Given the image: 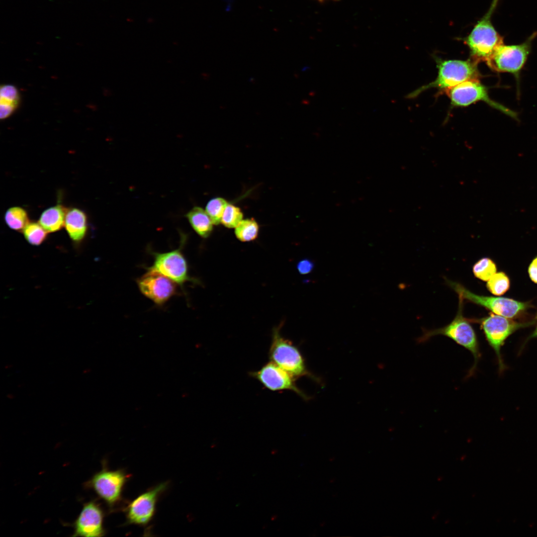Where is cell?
<instances>
[{
	"mask_svg": "<svg viewBox=\"0 0 537 537\" xmlns=\"http://www.w3.org/2000/svg\"><path fill=\"white\" fill-rule=\"evenodd\" d=\"M536 338H537V326L536 327L534 331L529 336V337L525 341V342L524 343V345L522 346V347H524L525 345L526 344V343H527V342L529 340H530L531 339Z\"/></svg>",
	"mask_w": 537,
	"mask_h": 537,
	"instance_id": "28",
	"label": "cell"
},
{
	"mask_svg": "<svg viewBox=\"0 0 537 537\" xmlns=\"http://www.w3.org/2000/svg\"><path fill=\"white\" fill-rule=\"evenodd\" d=\"M168 483L162 482L140 494L126 509L127 523L139 526L147 525L152 519L159 496L165 491Z\"/></svg>",
	"mask_w": 537,
	"mask_h": 537,
	"instance_id": "12",
	"label": "cell"
},
{
	"mask_svg": "<svg viewBox=\"0 0 537 537\" xmlns=\"http://www.w3.org/2000/svg\"><path fill=\"white\" fill-rule=\"evenodd\" d=\"M25 239L31 245L38 246L46 239L47 232L39 222H29L22 231Z\"/></svg>",
	"mask_w": 537,
	"mask_h": 537,
	"instance_id": "21",
	"label": "cell"
},
{
	"mask_svg": "<svg viewBox=\"0 0 537 537\" xmlns=\"http://www.w3.org/2000/svg\"><path fill=\"white\" fill-rule=\"evenodd\" d=\"M17 89L12 85H3L0 90V118L5 119L11 115L20 103Z\"/></svg>",
	"mask_w": 537,
	"mask_h": 537,
	"instance_id": "17",
	"label": "cell"
},
{
	"mask_svg": "<svg viewBox=\"0 0 537 537\" xmlns=\"http://www.w3.org/2000/svg\"><path fill=\"white\" fill-rule=\"evenodd\" d=\"M103 518V512L95 501L86 503L73 524V536L99 537L104 536Z\"/></svg>",
	"mask_w": 537,
	"mask_h": 537,
	"instance_id": "14",
	"label": "cell"
},
{
	"mask_svg": "<svg viewBox=\"0 0 537 537\" xmlns=\"http://www.w3.org/2000/svg\"><path fill=\"white\" fill-rule=\"evenodd\" d=\"M249 375L268 390L273 391L290 390L303 399L308 398L296 385L295 377L271 361L259 370L250 372Z\"/></svg>",
	"mask_w": 537,
	"mask_h": 537,
	"instance_id": "13",
	"label": "cell"
},
{
	"mask_svg": "<svg viewBox=\"0 0 537 537\" xmlns=\"http://www.w3.org/2000/svg\"><path fill=\"white\" fill-rule=\"evenodd\" d=\"M475 321L480 324L489 345L495 352L500 373L506 369L501 354V348L505 341L518 330L529 327L536 323L535 320L520 322L514 321L512 318L494 314Z\"/></svg>",
	"mask_w": 537,
	"mask_h": 537,
	"instance_id": "4",
	"label": "cell"
},
{
	"mask_svg": "<svg viewBox=\"0 0 537 537\" xmlns=\"http://www.w3.org/2000/svg\"><path fill=\"white\" fill-rule=\"evenodd\" d=\"M64 227L70 238L75 242L82 241L88 231V218L84 211L79 208L67 209Z\"/></svg>",
	"mask_w": 537,
	"mask_h": 537,
	"instance_id": "15",
	"label": "cell"
},
{
	"mask_svg": "<svg viewBox=\"0 0 537 537\" xmlns=\"http://www.w3.org/2000/svg\"><path fill=\"white\" fill-rule=\"evenodd\" d=\"M243 213L240 209L228 204L223 214L221 223L226 227L235 228L243 220Z\"/></svg>",
	"mask_w": 537,
	"mask_h": 537,
	"instance_id": "25",
	"label": "cell"
},
{
	"mask_svg": "<svg viewBox=\"0 0 537 537\" xmlns=\"http://www.w3.org/2000/svg\"><path fill=\"white\" fill-rule=\"evenodd\" d=\"M443 91L449 97L453 106H466L482 101L512 118H517L515 112L490 98L487 88L479 80L466 81Z\"/></svg>",
	"mask_w": 537,
	"mask_h": 537,
	"instance_id": "8",
	"label": "cell"
},
{
	"mask_svg": "<svg viewBox=\"0 0 537 537\" xmlns=\"http://www.w3.org/2000/svg\"><path fill=\"white\" fill-rule=\"evenodd\" d=\"M280 328L278 326L272 330L268 353L270 361L294 377L309 375L299 350L292 342L281 336Z\"/></svg>",
	"mask_w": 537,
	"mask_h": 537,
	"instance_id": "7",
	"label": "cell"
},
{
	"mask_svg": "<svg viewBox=\"0 0 537 537\" xmlns=\"http://www.w3.org/2000/svg\"><path fill=\"white\" fill-rule=\"evenodd\" d=\"M537 35V32L533 33L520 44L500 45L486 62L487 65L494 71L513 74L519 81L520 72L526 64L532 42Z\"/></svg>",
	"mask_w": 537,
	"mask_h": 537,
	"instance_id": "6",
	"label": "cell"
},
{
	"mask_svg": "<svg viewBox=\"0 0 537 537\" xmlns=\"http://www.w3.org/2000/svg\"><path fill=\"white\" fill-rule=\"evenodd\" d=\"M528 272L531 280L537 283V256L532 261L530 264Z\"/></svg>",
	"mask_w": 537,
	"mask_h": 537,
	"instance_id": "27",
	"label": "cell"
},
{
	"mask_svg": "<svg viewBox=\"0 0 537 537\" xmlns=\"http://www.w3.org/2000/svg\"><path fill=\"white\" fill-rule=\"evenodd\" d=\"M228 204L225 199L216 197L210 200L205 208V211L214 225L221 223L224 211Z\"/></svg>",
	"mask_w": 537,
	"mask_h": 537,
	"instance_id": "24",
	"label": "cell"
},
{
	"mask_svg": "<svg viewBox=\"0 0 537 537\" xmlns=\"http://www.w3.org/2000/svg\"><path fill=\"white\" fill-rule=\"evenodd\" d=\"M297 268L300 274H306L312 270L314 264L308 259H304L298 263Z\"/></svg>",
	"mask_w": 537,
	"mask_h": 537,
	"instance_id": "26",
	"label": "cell"
},
{
	"mask_svg": "<svg viewBox=\"0 0 537 537\" xmlns=\"http://www.w3.org/2000/svg\"><path fill=\"white\" fill-rule=\"evenodd\" d=\"M185 216L194 230L203 238L208 237L213 230V223L202 208L195 206L189 211Z\"/></svg>",
	"mask_w": 537,
	"mask_h": 537,
	"instance_id": "18",
	"label": "cell"
},
{
	"mask_svg": "<svg viewBox=\"0 0 537 537\" xmlns=\"http://www.w3.org/2000/svg\"><path fill=\"white\" fill-rule=\"evenodd\" d=\"M180 235V244L178 249L164 253L152 252L154 262L149 268L160 272L182 286L187 281L195 282V280L189 276L187 262L182 253L187 236L183 233Z\"/></svg>",
	"mask_w": 537,
	"mask_h": 537,
	"instance_id": "9",
	"label": "cell"
},
{
	"mask_svg": "<svg viewBox=\"0 0 537 537\" xmlns=\"http://www.w3.org/2000/svg\"><path fill=\"white\" fill-rule=\"evenodd\" d=\"M449 286L463 300L483 306L495 314L512 318L518 317L533 305L529 302L519 301L512 298L480 295L470 291L460 283L447 280Z\"/></svg>",
	"mask_w": 537,
	"mask_h": 537,
	"instance_id": "5",
	"label": "cell"
},
{
	"mask_svg": "<svg viewBox=\"0 0 537 537\" xmlns=\"http://www.w3.org/2000/svg\"><path fill=\"white\" fill-rule=\"evenodd\" d=\"M4 221L10 228L15 231H22L30 222L27 211L19 206L9 208L5 212Z\"/></svg>",
	"mask_w": 537,
	"mask_h": 537,
	"instance_id": "19",
	"label": "cell"
},
{
	"mask_svg": "<svg viewBox=\"0 0 537 537\" xmlns=\"http://www.w3.org/2000/svg\"><path fill=\"white\" fill-rule=\"evenodd\" d=\"M438 73L432 82L413 91L407 97L414 98L425 90L437 88L443 91L469 80H479L481 75L478 63L471 59L466 61L458 60H437Z\"/></svg>",
	"mask_w": 537,
	"mask_h": 537,
	"instance_id": "3",
	"label": "cell"
},
{
	"mask_svg": "<svg viewBox=\"0 0 537 537\" xmlns=\"http://www.w3.org/2000/svg\"><path fill=\"white\" fill-rule=\"evenodd\" d=\"M128 478L123 470L103 468L92 476L87 485L111 508L120 501Z\"/></svg>",
	"mask_w": 537,
	"mask_h": 537,
	"instance_id": "10",
	"label": "cell"
},
{
	"mask_svg": "<svg viewBox=\"0 0 537 537\" xmlns=\"http://www.w3.org/2000/svg\"><path fill=\"white\" fill-rule=\"evenodd\" d=\"M499 0H493L485 14L477 22L465 38L470 59L478 64L486 62L497 48L503 44V39L497 32L491 22V17Z\"/></svg>",
	"mask_w": 537,
	"mask_h": 537,
	"instance_id": "2",
	"label": "cell"
},
{
	"mask_svg": "<svg viewBox=\"0 0 537 537\" xmlns=\"http://www.w3.org/2000/svg\"><path fill=\"white\" fill-rule=\"evenodd\" d=\"M317 0L319 2H322L324 1L325 0Z\"/></svg>",
	"mask_w": 537,
	"mask_h": 537,
	"instance_id": "29",
	"label": "cell"
},
{
	"mask_svg": "<svg viewBox=\"0 0 537 537\" xmlns=\"http://www.w3.org/2000/svg\"><path fill=\"white\" fill-rule=\"evenodd\" d=\"M147 269L137 279V285L144 296L156 305L162 306L178 293V284L155 270Z\"/></svg>",
	"mask_w": 537,
	"mask_h": 537,
	"instance_id": "11",
	"label": "cell"
},
{
	"mask_svg": "<svg viewBox=\"0 0 537 537\" xmlns=\"http://www.w3.org/2000/svg\"><path fill=\"white\" fill-rule=\"evenodd\" d=\"M510 285V279L504 272H496L486 284L488 290L495 295H501L506 292Z\"/></svg>",
	"mask_w": 537,
	"mask_h": 537,
	"instance_id": "22",
	"label": "cell"
},
{
	"mask_svg": "<svg viewBox=\"0 0 537 537\" xmlns=\"http://www.w3.org/2000/svg\"><path fill=\"white\" fill-rule=\"evenodd\" d=\"M459 298L457 314L453 320L447 325L432 330H425L418 339V343H424L437 335L446 336L469 351L474 358L472 366L469 369L466 377L473 376L475 373L478 362L481 358L479 342L475 332L470 324V320L463 315V299Z\"/></svg>",
	"mask_w": 537,
	"mask_h": 537,
	"instance_id": "1",
	"label": "cell"
},
{
	"mask_svg": "<svg viewBox=\"0 0 537 537\" xmlns=\"http://www.w3.org/2000/svg\"><path fill=\"white\" fill-rule=\"evenodd\" d=\"M259 233V225L254 219L242 220L235 227L236 237L242 242L255 240Z\"/></svg>",
	"mask_w": 537,
	"mask_h": 537,
	"instance_id": "20",
	"label": "cell"
},
{
	"mask_svg": "<svg viewBox=\"0 0 537 537\" xmlns=\"http://www.w3.org/2000/svg\"><path fill=\"white\" fill-rule=\"evenodd\" d=\"M67 210L61 204L50 207L41 213L38 222L47 232L59 231L64 227Z\"/></svg>",
	"mask_w": 537,
	"mask_h": 537,
	"instance_id": "16",
	"label": "cell"
},
{
	"mask_svg": "<svg viewBox=\"0 0 537 537\" xmlns=\"http://www.w3.org/2000/svg\"><path fill=\"white\" fill-rule=\"evenodd\" d=\"M497 271L495 263L489 258H483L473 267V272L478 279L488 281Z\"/></svg>",
	"mask_w": 537,
	"mask_h": 537,
	"instance_id": "23",
	"label": "cell"
}]
</instances>
